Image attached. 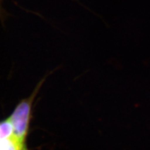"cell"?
<instances>
[{
	"label": "cell",
	"instance_id": "3",
	"mask_svg": "<svg viewBox=\"0 0 150 150\" xmlns=\"http://www.w3.org/2000/svg\"><path fill=\"white\" fill-rule=\"evenodd\" d=\"M13 136V127L9 119L0 122V139Z\"/></svg>",
	"mask_w": 150,
	"mask_h": 150
},
{
	"label": "cell",
	"instance_id": "1",
	"mask_svg": "<svg viewBox=\"0 0 150 150\" xmlns=\"http://www.w3.org/2000/svg\"><path fill=\"white\" fill-rule=\"evenodd\" d=\"M32 99L20 102L8 118L13 127V136L19 141L24 142L27 136Z\"/></svg>",
	"mask_w": 150,
	"mask_h": 150
},
{
	"label": "cell",
	"instance_id": "2",
	"mask_svg": "<svg viewBox=\"0 0 150 150\" xmlns=\"http://www.w3.org/2000/svg\"><path fill=\"white\" fill-rule=\"evenodd\" d=\"M0 150H27L24 145L13 136L0 139Z\"/></svg>",
	"mask_w": 150,
	"mask_h": 150
},
{
	"label": "cell",
	"instance_id": "4",
	"mask_svg": "<svg viewBox=\"0 0 150 150\" xmlns=\"http://www.w3.org/2000/svg\"><path fill=\"white\" fill-rule=\"evenodd\" d=\"M2 1L3 0H0V18H1V20H3L5 17V11L3 9Z\"/></svg>",
	"mask_w": 150,
	"mask_h": 150
}]
</instances>
